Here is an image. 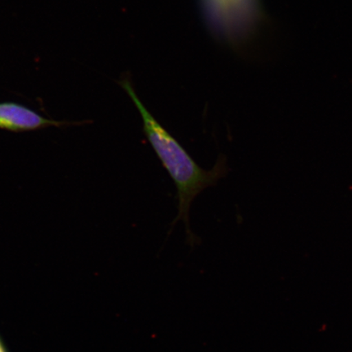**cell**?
Here are the masks:
<instances>
[{"label": "cell", "mask_w": 352, "mask_h": 352, "mask_svg": "<svg viewBox=\"0 0 352 352\" xmlns=\"http://www.w3.org/2000/svg\"><path fill=\"white\" fill-rule=\"evenodd\" d=\"M120 86L129 95L143 122V132L154 152L173 179L177 189L178 213L170 224L171 230L179 221L186 228L189 243H197V236L190 228L189 214L195 198L206 188L217 186L228 174L226 156L220 155L210 170L201 168L177 140L148 111L138 98L129 78H123Z\"/></svg>", "instance_id": "obj_1"}, {"label": "cell", "mask_w": 352, "mask_h": 352, "mask_svg": "<svg viewBox=\"0 0 352 352\" xmlns=\"http://www.w3.org/2000/svg\"><path fill=\"white\" fill-rule=\"evenodd\" d=\"M210 28L231 43L245 35L257 16L256 0H201Z\"/></svg>", "instance_id": "obj_2"}, {"label": "cell", "mask_w": 352, "mask_h": 352, "mask_svg": "<svg viewBox=\"0 0 352 352\" xmlns=\"http://www.w3.org/2000/svg\"><path fill=\"white\" fill-rule=\"evenodd\" d=\"M82 122L51 120L34 109L15 102H0V129L14 133L34 131L47 127H65L82 125Z\"/></svg>", "instance_id": "obj_3"}, {"label": "cell", "mask_w": 352, "mask_h": 352, "mask_svg": "<svg viewBox=\"0 0 352 352\" xmlns=\"http://www.w3.org/2000/svg\"><path fill=\"white\" fill-rule=\"evenodd\" d=\"M0 352H8L6 344H4L2 338H0Z\"/></svg>", "instance_id": "obj_4"}]
</instances>
